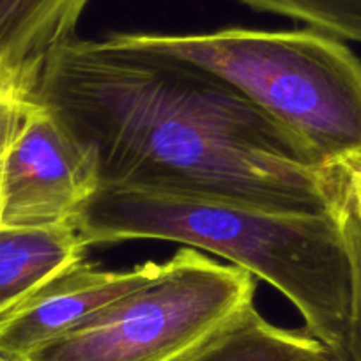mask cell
<instances>
[{
  "mask_svg": "<svg viewBox=\"0 0 361 361\" xmlns=\"http://www.w3.org/2000/svg\"><path fill=\"white\" fill-rule=\"evenodd\" d=\"M176 361H336L307 329L267 322L250 303Z\"/></svg>",
  "mask_w": 361,
  "mask_h": 361,
  "instance_id": "9",
  "label": "cell"
},
{
  "mask_svg": "<svg viewBox=\"0 0 361 361\" xmlns=\"http://www.w3.org/2000/svg\"><path fill=\"white\" fill-rule=\"evenodd\" d=\"M0 361H11V360H8V357H4V356H0Z\"/></svg>",
  "mask_w": 361,
  "mask_h": 361,
  "instance_id": "14",
  "label": "cell"
},
{
  "mask_svg": "<svg viewBox=\"0 0 361 361\" xmlns=\"http://www.w3.org/2000/svg\"><path fill=\"white\" fill-rule=\"evenodd\" d=\"M89 0H0V90L30 102Z\"/></svg>",
  "mask_w": 361,
  "mask_h": 361,
  "instance_id": "7",
  "label": "cell"
},
{
  "mask_svg": "<svg viewBox=\"0 0 361 361\" xmlns=\"http://www.w3.org/2000/svg\"><path fill=\"white\" fill-rule=\"evenodd\" d=\"M259 11L289 16L336 39L361 43V0H239Z\"/></svg>",
  "mask_w": 361,
  "mask_h": 361,
  "instance_id": "10",
  "label": "cell"
},
{
  "mask_svg": "<svg viewBox=\"0 0 361 361\" xmlns=\"http://www.w3.org/2000/svg\"><path fill=\"white\" fill-rule=\"evenodd\" d=\"M333 206L345 207L361 216V154L326 166Z\"/></svg>",
  "mask_w": 361,
  "mask_h": 361,
  "instance_id": "12",
  "label": "cell"
},
{
  "mask_svg": "<svg viewBox=\"0 0 361 361\" xmlns=\"http://www.w3.org/2000/svg\"><path fill=\"white\" fill-rule=\"evenodd\" d=\"M96 170L66 128L27 102L0 172V227L75 224L98 192Z\"/></svg>",
  "mask_w": 361,
  "mask_h": 361,
  "instance_id": "5",
  "label": "cell"
},
{
  "mask_svg": "<svg viewBox=\"0 0 361 361\" xmlns=\"http://www.w3.org/2000/svg\"><path fill=\"white\" fill-rule=\"evenodd\" d=\"M114 36L220 76L296 135L324 166L361 154V62L336 37L248 29Z\"/></svg>",
  "mask_w": 361,
  "mask_h": 361,
  "instance_id": "3",
  "label": "cell"
},
{
  "mask_svg": "<svg viewBox=\"0 0 361 361\" xmlns=\"http://www.w3.org/2000/svg\"><path fill=\"white\" fill-rule=\"evenodd\" d=\"M255 280L195 248L23 361H176L253 303Z\"/></svg>",
  "mask_w": 361,
  "mask_h": 361,
  "instance_id": "4",
  "label": "cell"
},
{
  "mask_svg": "<svg viewBox=\"0 0 361 361\" xmlns=\"http://www.w3.org/2000/svg\"><path fill=\"white\" fill-rule=\"evenodd\" d=\"M75 225L87 246L159 239L216 253L280 290L328 347L345 328L353 269L336 211L289 213L197 193L98 188Z\"/></svg>",
  "mask_w": 361,
  "mask_h": 361,
  "instance_id": "2",
  "label": "cell"
},
{
  "mask_svg": "<svg viewBox=\"0 0 361 361\" xmlns=\"http://www.w3.org/2000/svg\"><path fill=\"white\" fill-rule=\"evenodd\" d=\"M75 224L0 227V317L85 260Z\"/></svg>",
  "mask_w": 361,
  "mask_h": 361,
  "instance_id": "8",
  "label": "cell"
},
{
  "mask_svg": "<svg viewBox=\"0 0 361 361\" xmlns=\"http://www.w3.org/2000/svg\"><path fill=\"white\" fill-rule=\"evenodd\" d=\"M159 262L105 271L80 262L0 317V356L23 361L44 343L76 328L92 314L154 279Z\"/></svg>",
  "mask_w": 361,
  "mask_h": 361,
  "instance_id": "6",
  "label": "cell"
},
{
  "mask_svg": "<svg viewBox=\"0 0 361 361\" xmlns=\"http://www.w3.org/2000/svg\"><path fill=\"white\" fill-rule=\"evenodd\" d=\"M30 102L87 152L99 188L335 213L326 166L296 135L220 76L114 34L59 48Z\"/></svg>",
  "mask_w": 361,
  "mask_h": 361,
  "instance_id": "1",
  "label": "cell"
},
{
  "mask_svg": "<svg viewBox=\"0 0 361 361\" xmlns=\"http://www.w3.org/2000/svg\"><path fill=\"white\" fill-rule=\"evenodd\" d=\"M342 224L347 252L353 269V293H350V310L342 336L333 347H329L336 361H361V216L345 207H335Z\"/></svg>",
  "mask_w": 361,
  "mask_h": 361,
  "instance_id": "11",
  "label": "cell"
},
{
  "mask_svg": "<svg viewBox=\"0 0 361 361\" xmlns=\"http://www.w3.org/2000/svg\"><path fill=\"white\" fill-rule=\"evenodd\" d=\"M25 105L27 102L20 99L18 96L0 90V172L9 142L15 137L25 112Z\"/></svg>",
  "mask_w": 361,
  "mask_h": 361,
  "instance_id": "13",
  "label": "cell"
}]
</instances>
